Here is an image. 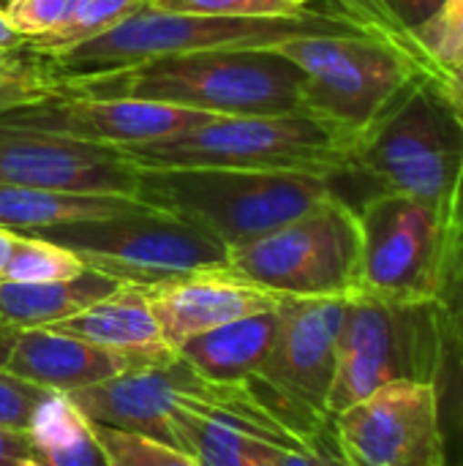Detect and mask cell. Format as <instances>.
Instances as JSON below:
<instances>
[{
    "label": "cell",
    "mask_w": 463,
    "mask_h": 466,
    "mask_svg": "<svg viewBox=\"0 0 463 466\" xmlns=\"http://www.w3.org/2000/svg\"><path fill=\"white\" fill-rule=\"evenodd\" d=\"M52 71V90L87 98H139L207 115L303 112V71L276 49H205L101 71Z\"/></svg>",
    "instance_id": "1"
},
{
    "label": "cell",
    "mask_w": 463,
    "mask_h": 466,
    "mask_svg": "<svg viewBox=\"0 0 463 466\" xmlns=\"http://www.w3.org/2000/svg\"><path fill=\"white\" fill-rule=\"evenodd\" d=\"M336 197L357 210L374 194H404L463 221V112L426 74L360 134Z\"/></svg>",
    "instance_id": "2"
},
{
    "label": "cell",
    "mask_w": 463,
    "mask_h": 466,
    "mask_svg": "<svg viewBox=\"0 0 463 466\" xmlns=\"http://www.w3.org/2000/svg\"><path fill=\"white\" fill-rule=\"evenodd\" d=\"M330 197L333 180L308 172L139 167L136 180V199L188 221L226 248L262 238Z\"/></svg>",
    "instance_id": "3"
},
{
    "label": "cell",
    "mask_w": 463,
    "mask_h": 466,
    "mask_svg": "<svg viewBox=\"0 0 463 466\" xmlns=\"http://www.w3.org/2000/svg\"><path fill=\"white\" fill-rule=\"evenodd\" d=\"M355 139L308 112L213 117L183 134L120 147L123 156L145 169L216 167L259 172H308L341 177L349 169Z\"/></svg>",
    "instance_id": "4"
},
{
    "label": "cell",
    "mask_w": 463,
    "mask_h": 466,
    "mask_svg": "<svg viewBox=\"0 0 463 466\" xmlns=\"http://www.w3.org/2000/svg\"><path fill=\"white\" fill-rule=\"evenodd\" d=\"M363 33L336 8H303L289 16H196L139 8L104 35L85 41L55 60V71H101L142 63L150 57L205 52V49H273L300 35Z\"/></svg>",
    "instance_id": "5"
},
{
    "label": "cell",
    "mask_w": 463,
    "mask_h": 466,
    "mask_svg": "<svg viewBox=\"0 0 463 466\" xmlns=\"http://www.w3.org/2000/svg\"><path fill=\"white\" fill-rule=\"evenodd\" d=\"M450 358L439 303H396L352 295L338 336L327 415H338L396 382L437 385Z\"/></svg>",
    "instance_id": "6"
},
{
    "label": "cell",
    "mask_w": 463,
    "mask_h": 466,
    "mask_svg": "<svg viewBox=\"0 0 463 466\" xmlns=\"http://www.w3.org/2000/svg\"><path fill=\"white\" fill-rule=\"evenodd\" d=\"M355 213L357 292L396 303H439L463 221L404 194H374Z\"/></svg>",
    "instance_id": "7"
},
{
    "label": "cell",
    "mask_w": 463,
    "mask_h": 466,
    "mask_svg": "<svg viewBox=\"0 0 463 466\" xmlns=\"http://www.w3.org/2000/svg\"><path fill=\"white\" fill-rule=\"evenodd\" d=\"M226 268L278 298H352L360 284L357 213L330 197L300 218L229 248Z\"/></svg>",
    "instance_id": "8"
},
{
    "label": "cell",
    "mask_w": 463,
    "mask_h": 466,
    "mask_svg": "<svg viewBox=\"0 0 463 466\" xmlns=\"http://www.w3.org/2000/svg\"><path fill=\"white\" fill-rule=\"evenodd\" d=\"M303 71V112L355 142L420 74L396 46L368 35H300L273 46Z\"/></svg>",
    "instance_id": "9"
},
{
    "label": "cell",
    "mask_w": 463,
    "mask_h": 466,
    "mask_svg": "<svg viewBox=\"0 0 463 466\" xmlns=\"http://www.w3.org/2000/svg\"><path fill=\"white\" fill-rule=\"evenodd\" d=\"M74 251L90 270L120 284L153 287L229 265V248L161 210L27 232Z\"/></svg>",
    "instance_id": "10"
},
{
    "label": "cell",
    "mask_w": 463,
    "mask_h": 466,
    "mask_svg": "<svg viewBox=\"0 0 463 466\" xmlns=\"http://www.w3.org/2000/svg\"><path fill=\"white\" fill-rule=\"evenodd\" d=\"M330 426L344 466H448L437 385H388Z\"/></svg>",
    "instance_id": "11"
},
{
    "label": "cell",
    "mask_w": 463,
    "mask_h": 466,
    "mask_svg": "<svg viewBox=\"0 0 463 466\" xmlns=\"http://www.w3.org/2000/svg\"><path fill=\"white\" fill-rule=\"evenodd\" d=\"M213 117L218 115L158 104V101L87 98V96L52 93L38 101L19 104L0 112V126L106 145V147H131V145L158 142L183 134Z\"/></svg>",
    "instance_id": "12"
},
{
    "label": "cell",
    "mask_w": 463,
    "mask_h": 466,
    "mask_svg": "<svg viewBox=\"0 0 463 466\" xmlns=\"http://www.w3.org/2000/svg\"><path fill=\"white\" fill-rule=\"evenodd\" d=\"M136 180L139 167L120 147L0 126V183L65 194L136 197Z\"/></svg>",
    "instance_id": "13"
},
{
    "label": "cell",
    "mask_w": 463,
    "mask_h": 466,
    "mask_svg": "<svg viewBox=\"0 0 463 466\" xmlns=\"http://www.w3.org/2000/svg\"><path fill=\"white\" fill-rule=\"evenodd\" d=\"M347 306L349 298H284L276 341L257 377L303 407L327 415Z\"/></svg>",
    "instance_id": "14"
},
{
    "label": "cell",
    "mask_w": 463,
    "mask_h": 466,
    "mask_svg": "<svg viewBox=\"0 0 463 466\" xmlns=\"http://www.w3.org/2000/svg\"><path fill=\"white\" fill-rule=\"evenodd\" d=\"M145 295L161 339L172 352H177L180 344L199 333L259 311H276L281 306L278 295L243 281L229 268L202 270L153 284L145 287Z\"/></svg>",
    "instance_id": "15"
},
{
    "label": "cell",
    "mask_w": 463,
    "mask_h": 466,
    "mask_svg": "<svg viewBox=\"0 0 463 466\" xmlns=\"http://www.w3.org/2000/svg\"><path fill=\"white\" fill-rule=\"evenodd\" d=\"M205 377L186 360L172 358L161 366H145L65 393L93 423L136 431L169 445V412L180 399H194Z\"/></svg>",
    "instance_id": "16"
},
{
    "label": "cell",
    "mask_w": 463,
    "mask_h": 466,
    "mask_svg": "<svg viewBox=\"0 0 463 466\" xmlns=\"http://www.w3.org/2000/svg\"><path fill=\"white\" fill-rule=\"evenodd\" d=\"M145 366H161V363H150L145 358L117 352L109 347L87 344L46 328L14 330L8 355L3 360V371L57 393L93 388L98 382H106L112 377Z\"/></svg>",
    "instance_id": "17"
},
{
    "label": "cell",
    "mask_w": 463,
    "mask_h": 466,
    "mask_svg": "<svg viewBox=\"0 0 463 466\" xmlns=\"http://www.w3.org/2000/svg\"><path fill=\"white\" fill-rule=\"evenodd\" d=\"M46 330L63 333L87 344L109 347L117 352H128L150 363H166L177 358V352H172L161 339L145 287H136V284H120L112 295L101 298L98 303L87 306L85 311L74 317L52 322Z\"/></svg>",
    "instance_id": "18"
},
{
    "label": "cell",
    "mask_w": 463,
    "mask_h": 466,
    "mask_svg": "<svg viewBox=\"0 0 463 466\" xmlns=\"http://www.w3.org/2000/svg\"><path fill=\"white\" fill-rule=\"evenodd\" d=\"M284 300V298H281ZM278 309L259 311L207 333H199L177 347V358L186 360L196 374L213 382H240L259 371L265 363L276 333H278Z\"/></svg>",
    "instance_id": "19"
},
{
    "label": "cell",
    "mask_w": 463,
    "mask_h": 466,
    "mask_svg": "<svg viewBox=\"0 0 463 466\" xmlns=\"http://www.w3.org/2000/svg\"><path fill=\"white\" fill-rule=\"evenodd\" d=\"M153 210L136 197L115 194H65L0 183V227L11 232H35L63 224L117 218Z\"/></svg>",
    "instance_id": "20"
},
{
    "label": "cell",
    "mask_w": 463,
    "mask_h": 466,
    "mask_svg": "<svg viewBox=\"0 0 463 466\" xmlns=\"http://www.w3.org/2000/svg\"><path fill=\"white\" fill-rule=\"evenodd\" d=\"M117 287L120 281L90 268L68 281H49V284L0 281V325L11 330L49 328L52 322L74 317L87 306L98 303L101 298L112 295Z\"/></svg>",
    "instance_id": "21"
},
{
    "label": "cell",
    "mask_w": 463,
    "mask_h": 466,
    "mask_svg": "<svg viewBox=\"0 0 463 466\" xmlns=\"http://www.w3.org/2000/svg\"><path fill=\"white\" fill-rule=\"evenodd\" d=\"M169 445L199 466H276L281 448L254 440L177 401L169 412Z\"/></svg>",
    "instance_id": "22"
},
{
    "label": "cell",
    "mask_w": 463,
    "mask_h": 466,
    "mask_svg": "<svg viewBox=\"0 0 463 466\" xmlns=\"http://www.w3.org/2000/svg\"><path fill=\"white\" fill-rule=\"evenodd\" d=\"M145 5H147V0H76L71 14L65 16V22L46 35L27 38L25 52L41 57V60H55V57L65 55L68 49H74L85 41H93V38L104 35L106 30L117 27L123 19H128L131 14H136Z\"/></svg>",
    "instance_id": "23"
},
{
    "label": "cell",
    "mask_w": 463,
    "mask_h": 466,
    "mask_svg": "<svg viewBox=\"0 0 463 466\" xmlns=\"http://www.w3.org/2000/svg\"><path fill=\"white\" fill-rule=\"evenodd\" d=\"M363 33L404 52L407 41L439 11L442 0H333Z\"/></svg>",
    "instance_id": "24"
},
{
    "label": "cell",
    "mask_w": 463,
    "mask_h": 466,
    "mask_svg": "<svg viewBox=\"0 0 463 466\" xmlns=\"http://www.w3.org/2000/svg\"><path fill=\"white\" fill-rule=\"evenodd\" d=\"M404 55L420 74L442 79L463 57V0H442L439 11L407 41Z\"/></svg>",
    "instance_id": "25"
},
{
    "label": "cell",
    "mask_w": 463,
    "mask_h": 466,
    "mask_svg": "<svg viewBox=\"0 0 463 466\" xmlns=\"http://www.w3.org/2000/svg\"><path fill=\"white\" fill-rule=\"evenodd\" d=\"M87 270V265L68 251L65 246H57L52 240L16 232L8 262L3 268L0 281L11 284H49V281H68Z\"/></svg>",
    "instance_id": "26"
},
{
    "label": "cell",
    "mask_w": 463,
    "mask_h": 466,
    "mask_svg": "<svg viewBox=\"0 0 463 466\" xmlns=\"http://www.w3.org/2000/svg\"><path fill=\"white\" fill-rule=\"evenodd\" d=\"M93 434L106 456V466H199L177 448L136 431L93 423Z\"/></svg>",
    "instance_id": "27"
},
{
    "label": "cell",
    "mask_w": 463,
    "mask_h": 466,
    "mask_svg": "<svg viewBox=\"0 0 463 466\" xmlns=\"http://www.w3.org/2000/svg\"><path fill=\"white\" fill-rule=\"evenodd\" d=\"M147 5L169 14L196 16H289L303 11L287 0H147Z\"/></svg>",
    "instance_id": "28"
},
{
    "label": "cell",
    "mask_w": 463,
    "mask_h": 466,
    "mask_svg": "<svg viewBox=\"0 0 463 466\" xmlns=\"http://www.w3.org/2000/svg\"><path fill=\"white\" fill-rule=\"evenodd\" d=\"M448 466H463V366L448 358L437 382Z\"/></svg>",
    "instance_id": "29"
},
{
    "label": "cell",
    "mask_w": 463,
    "mask_h": 466,
    "mask_svg": "<svg viewBox=\"0 0 463 466\" xmlns=\"http://www.w3.org/2000/svg\"><path fill=\"white\" fill-rule=\"evenodd\" d=\"M74 3L76 0H11L3 5V16L27 41L60 27Z\"/></svg>",
    "instance_id": "30"
},
{
    "label": "cell",
    "mask_w": 463,
    "mask_h": 466,
    "mask_svg": "<svg viewBox=\"0 0 463 466\" xmlns=\"http://www.w3.org/2000/svg\"><path fill=\"white\" fill-rule=\"evenodd\" d=\"M49 390L41 385H33L22 377H14L0 369V426L8 431L27 434V426L33 420V412L44 401Z\"/></svg>",
    "instance_id": "31"
},
{
    "label": "cell",
    "mask_w": 463,
    "mask_h": 466,
    "mask_svg": "<svg viewBox=\"0 0 463 466\" xmlns=\"http://www.w3.org/2000/svg\"><path fill=\"white\" fill-rule=\"evenodd\" d=\"M445 325H448V341H450V358L463 366V227L458 235V246L453 254L450 276L445 284V292L439 298Z\"/></svg>",
    "instance_id": "32"
},
{
    "label": "cell",
    "mask_w": 463,
    "mask_h": 466,
    "mask_svg": "<svg viewBox=\"0 0 463 466\" xmlns=\"http://www.w3.org/2000/svg\"><path fill=\"white\" fill-rule=\"evenodd\" d=\"M33 456L44 466H106V456L93 434V426L79 440L55 451H35Z\"/></svg>",
    "instance_id": "33"
},
{
    "label": "cell",
    "mask_w": 463,
    "mask_h": 466,
    "mask_svg": "<svg viewBox=\"0 0 463 466\" xmlns=\"http://www.w3.org/2000/svg\"><path fill=\"white\" fill-rule=\"evenodd\" d=\"M27 79V82H52L49 66L30 52H0V82Z\"/></svg>",
    "instance_id": "34"
},
{
    "label": "cell",
    "mask_w": 463,
    "mask_h": 466,
    "mask_svg": "<svg viewBox=\"0 0 463 466\" xmlns=\"http://www.w3.org/2000/svg\"><path fill=\"white\" fill-rule=\"evenodd\" d=\"M52 82H27V79H5L0 82V112L38 101L44 96H52Z\"/></svg>",
    "instance_id": "35"
},
{
    "label": "cell",
    "mask_w": 463,
    "mask_h": 466,
    "mask_svg": "<svg viewBox=\"0 0 463 466\" xmlns=\"http://www.w3.org/2000/svg\"><path fill=\"white\" fill-rule=\"evenodd\" d=\"M30 456H33V445H30L27 434L8 431L0 426V466H19Z\"/></svg>",
    "instance_id": "36"
},
{
    "label": "cell",
    "mask_w": 463,
    "mask_h": 466,
    "mask_svg": "<svg viewBox=\"0 0 463 466\" xmlns=\"http://www.w3.org/2000/svg\"><path fill=\"white\" fill-rule=\"evenodd\" d=\"M336 451L327 448V451H319V453H308V451H281L278 459H276V466H327V456Z\"/></svg>",
    "instance_id": "37"
},
{
    "label": "cell",
    "mask_w": 463,
    "mask_h": 466,
    "mask_svg": "<svg viewBox=\"0 0 463 466\" xmlns=\"http://www.w3.org/2000/svg\"><path fill=\"white\" fill-rule=\"evenodd\" d=\"M439 85H442V90L458 104V109L463 112V57L442 76V79H437Z\"/></svg>",
    "instance_id": "38"
},
{
    "label": "cell",
    "mask_w": 463,
    "mask_h": 466,
    "mask_svg": "<svg viewBox=\"0 0 463 466\" xmlns=\"http://www.w3.org/2000/svg\"><path fill=\"white\" fill-rule=\"evenodd\" d=\"M22 49H25V38L5 22L0 11V52H22Z\"/></svg>",
    "instance_id": "39"
},
{
    "label": "cell",
    "mask_w": 463,
    "mask_h": 466,
    "mask_svg": "<svg viewBox=\"0 0 463 466\" xmlns=\"http://www.w3.org/2000/svg\"><path fill=\"white\" fill-rule=\"evenodd\" d=\"M14 238H16V232H11V229L0 227V276H3V268H5V262H8V254H11Z\"/></svg>",
    "instance_id": "40"
},
{
    "label": "cell",
    "mask_w": 463,
    "mask_h": 466,
    "mask_svg": "<svg viewBox=\"0 0 463 466\" xmlns=\"http://www.w3.org/2000/svg\"><path fill=\"white\" fill-rule=\"evenodd\" d=\"M19 466H44V464H41V461H38L35 456H30V459H25V461H22Z\"/></svg>",
    "instance_id": "41"
},
{
    "label": "cell",
    "mask_w": 463,
    "mask_h": 466,
    "mask_svg": "<svg viewBox=\"0 0 463 466\" xmlns=\"http://www.w3.org/2000/svg\"><path fill=\"white\" fill-rule=\"evenodd\" d=\"M287 3H292V5H297V8H306V5H308V0H287Z\"/></svg>",
    "instance_id": "42"
},
{
    "label": "cell",
    "mask_w": 463,
    "mask_h": 466,
    "mask_svg": "<svg viewBox=\"0 0 463 466\" xmlns=\"http://www.w3.org/2000/svg\"><path fill=\"white\" fill-rule=\"evenodd\" d=\"M8 333H11V328H3V325H0V339H3V336H8Z\"/></svg>",
    "instance_id": "43"
},
{
    "label": "cell",
    "mask_w": 463,
    "mask_h": 466,
    "mask_svg": "<svg viewBox=\"0 0 463 466\" xmlns=\"http://www.w3.org/2000/svg\"><path fill=\"white\" fill-rule=\"evenodd\" d=\"M5 3H11V0H0V11H3V5H5Z\"/></svg>",
    "instance_id": "44"
}]
</instances>
